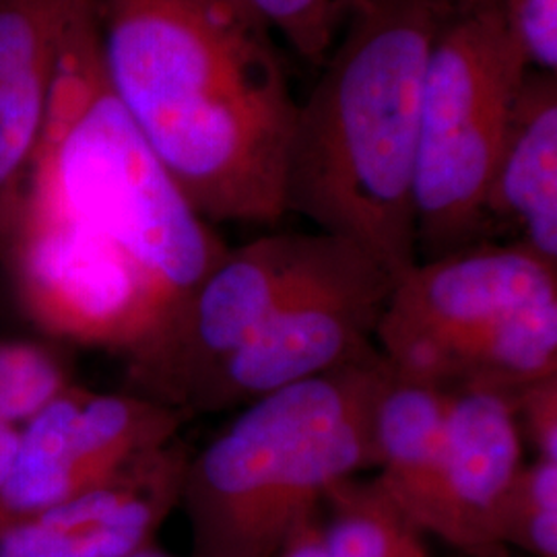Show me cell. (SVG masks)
Instances as JSON below:
<instances>
[{"label": "cell", "mask_w": 557, "mask_h": 557, "mask_svg": "<svg viewBox=\"0 0 557 557\" xmlns=\"http://www.w3.org/2000/svg\"><path fill=\"white\" fill-rule=\"evenodd\" d=\"M446 2H455V4H462V2H479V0H446Z\"/></svg>", "instance_id": "23"}, {"label": "cell", "mask_w": 557, "mask_h": 557, "mask_svg": "<svg viewBox=\"0 0 557 557\" xmlns=\"http://www.w3.org/2000/svg\"><path fill=\"white\" fill-rule=\"evenodd\" d=\"M529 73L557 77V0H494Z\"/></svg>", "instance_id": "19"}, {"label": "cell", "mask_w": 557, "mask_h": 557, "mask_svg": "<svg viewBox=\"0 0 557 557\" xmlns=\"http://www.w3.org/2000/svg\"><path fill=\"white\" fill-rule=\"evenodd\" d=\"M73 384L71 370L50 345L0 337V421L21 428Z\"/></svg>", "instance_id": "17"}, {"label": "cell", "mask_w": 557, "mask_h": 557, "mask_svg": "<svg viewBox=\"0 0 557 557\" xmlns=\"http://www.w3.org/2000/svg\"><path fill=\"white\" fill-rule=\"evenodd\" d=\"M502 236L557 267L556 75L520 85L485 202V238Z\"/></svg>", "instance_id": "13"}, {"label": "cell", "mask_w": 557, "mask_h": 557, "mask_svg": "<svg viewBox=\"0 0 557 557\" xmlns=\"http://www.w3.org/2000/svg\"><path fill=\"white\" fill-rule=\"evenodd\" d=\"M273 557H329L322 531V506L294 524Z\"/></svg>", "instance_id": "21"}, {"label": "cell", "mask_w": 557, "mask_h": 557, "mask_svg": "<svg viewBox=\"0 0 557 557\" xmlns=\"http://www.w3.org/2000/svg\"><path fill=\"white\" fill-rule=\"evenodd\" d=\"M17 440H20V428H13L0 421V485L11 471L15 450H17Z\"/></svg>", "instance_id": "22"}, {"label": "cell", "mask_w": 557, "mask_h": 557, "mask_svg": "<svg viewBox=\"0 0 557 557\" xmlns=\"http://www.w3.org/2000/svg\"><path fill=\"white\" fill-rule=\"evenodd\" d=\"M20 218L126 260L174 312L230 250L184 199L112 89L98 0L81 7L62 44Z\"/></svg>", "instance_id": "3"}, {"label": "cell", "mask_w": 557, "mask_h": 557, "mask_svg": "<svg viewBox=\"0 0 557 557\" xmlns=\"http://www.w3.org/2000/svg\"><path fill=\"white\" fill-rule=\"evenodd\" d=\"M512 405L522 440L539 458L557 460V374L518 391Z\"/></svg>", "instance_id": "20"}, {"label": "cell", "mask_w": 557, "mask_h": 557, "mask_svg": "<svg viewBox=\"0 0 557 557\" xmlns=\"http://www.w3.org/2000/svg\"><path fill=\"white\" fill-rule=\"evenodd\" d=\"M527 73L494 0L446 2L419 103L418 262L487 242V193Z\"/></svg>", "instance_id": "6"}, {"label": "cell", "mask_w": 557, "mask_h": 557, "mask_svg": "<svg viewBox=\"0 0 557 557\" xmlns=\"http://www.w3.org/2000/svg\"><path fill=\"white\" fill-rule=\"evenodd\" d=\"M499 543L535 557H557V460L524 462L502 502Z\"/></svg>", "instance_id": "16"}, {"label": "cell", "mask_w": 557, "mask_h": 557, "mask_svg": "<svg viewBox=\"0 0 557 557\" xmlns=\"http://www.w3.org/2000/svg\"><path fill=\"white\" fill-rule=\"evenodd\" d=\"M395 281L354 244L333 252L259 331L205 376L184 413L242 409L283 386L314 379L376 349L374 333Z\"/></svg>", "instance_id": "7"}, {"label": "cell", "mask_w": 557, "mask_h": 557, "mask_svg": "<svg viewBox=\"0 0 557 557\" xmlns=\"http://www.w3.org/2000/svg\"><path fill=\"white\" fill-rule=\"evenodd\" d=\"M299 59L322 66L370 0H242Z\"/></svg>", "instance_id": "18"}, {"label": "cell", "mask_w": 557, "mask_h": 557, "mask_svg": "<svg viewBox=\"0 0 557 557\" xmlns=\"http://www.w3.org/2000/svg\"><path fill=\"white\" fill-rule=\"evenodd\" d=\"M393 372V370H391ZM448 395L391 376L376 407L380 487L421 533H444V428Z\"/></svg>", "instance_id": "14"}, {"label": "cell", "mask_w": 557, "mask_h": 557, "mask_svg": "<svg viewBox=\"0 0 557 557\" xmlns=\"http://www.w3.org/2000/svg\"><path fill=\"white\" fill-rule=\"evenodd\" d=\"M446 0H370L298 101L287 213L398 281L418 264L413 184L423 73Z\"/></svg>", "instance_id": "2"}, {"label": "cell", "mask_w": 557, "mask_h": 557, "mask_svg": "<svg viewBox=\"0 0 557 557\" xmlns=\"http://www.w3.org/2000/svg\"><path fill=\"white\" fill-rule=\"evenodd\" d=\"M186 419L151 398L94 393L73 382L21 425L11 471L0 485V527L116 478L178 438Z\"/></svg>", "instance_id": "9"}, {"label": "cell", "mask_w": 557, "mask_h": 557, "mask_svg": "<svg viewBox=\"0 0 557 557\" xmlns=\"http://www.w3.org/2000/svg\"><path fill=\"white\" fill-rule=\"evenodd\" d=\"M87 0H0V248L38 156L60 50Z\"/></svg>", "instance_id": "12"}, {"label": "cell", "mask_w": 557, "mask_h": 557, "mask_svg": "<svg viewBox=\"0 0 557 557\" xmlns=\"http://www.w3.org/2000/svg\"><path fill=\"white\" fill-rule=\"evenodd\" d=\"M398 379L515 397L557 374V267L518 242H481L395 281L374 333Z\"/></svg>", "instance_id": "5"}, {"label": "cell", "mask_w": 557, "mask_h": 557, "mask_svg": "<svg viewBox=\"0 0 557 557\" xmlns=\"http://www.w3.org/2000/svg\"><path fill=\"white\" fill-rule=\"evenodd\" d=\"M190 457L174 438L98 487L0 527V557H124L151 545Z\"/></svg>", "instance_id": "10"}, {"label": "cell", "mask_w": 557, "mask_h": 557, "mask_svg": "<svg viewBox=\"0 0 557 557\" xmlns=\"http://www.w3.org/2000/svg\"><path fill=\"white\" fill-rule=\"evenodd\" d=\"M446 395L442 541L469 557H510L499 543V508L524 465L512 398L492 391Z\"/></svg>", "instance_id": "11"}, {"label": "cell", "mask_w": 557, "mask_h": 557, "mask_svg": "<svg viewBox=\"0 0 557 557\" xmlns=\"http://www.w3.org/2000/svg\"><path fill=\"white\" fill-rule=\"evenodd\" d=\"M337 242L324 232H287L230 248L184 298L160 335L128 358L126 393L184 413L186 400L205 376L259 331Z\"/></svg>", "instance_id": "8"}, {"label": "cell", "mask_w": 557, "mask_h": 557, "mask_svg": "<svg viewBox=\"0 0 557 557\" xmlns=\"http://www.w3.org/2000/svg\"><path fill=\"white\" fill-rule=\"evenodd\" d=\"M322 531L329 557H430L423 533L376 479L341 481L326 492Z\"/></svg>", "instance_id": "15"}, {"label": "cell", "mask_w": 557, "mask_h": 557, "mask_svg": "<svg viewBox=\"0 0 557 557\" xmlns=\"http://www.w3.org/2000/svg\"><path fill=\"white\" fill-rule=\"evenodd\" d=\"M106 75L199 218L275 225L298 112L275 34L242 0H98Z\"/></svg>", "instance_id": "1"}, {"label": "cell", "mask_w": 557, "mask_h": 557, "mask_svg": "<svg viewBox=\"0 0 557 557\" xmlns=\"http://www.w3.org/2000/svg\"><path fill=\"white\" fill-rule=\"evenodd\" d=\"M391 376L372 349L244 405L186 467L180 504L195 556L273 557L331 487L376 469V407Z\"/></svg>", "instance_id": "4"}]
</instances>
